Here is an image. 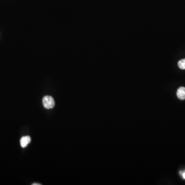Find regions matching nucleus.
<instances>
[{"instance_id":"obj_3","label":"nucleus","mask_w":185,"mask_h":185,"mask_svg":"<svg viewBox=\"0 0 185 185\" xmlns=\"http://www.w3.org/2000/svg\"><path fill=\"white\" fill-rule=\"evenodd\" d=\"M177 96L180 100H183L185 99V88L180 87L177 91Z\"/></svg>"},{"instance_id":"obj_1","label":"nucleus","mask_w":185,"mask_h":185,"mask_svg":"<svg viewBox=\"0 0 185 185\" xmlns=\"http://www.w3.org/2000/svg\"><path fill=\"white\" fill-rule=\"evenodd\" d=\"M43 104L45 108L51 109L54 107L55 102L53 97L49 96H46L43 98Z\"/></svg>"},{"instance_id":"obj_5","label":"nucleus","mask_w":185,"mask_h":185,"mask_svg":"<svg viewBox=\"0 0 185 185\" xmlns=\"http://www.w3.org/2000/svg\"><path fill=\"white\" fill-rule=\"evenodd\" d=\"M182 175H183V178L185 179V172H183V173H182Z\"/></svg>"},{"instance_id":"obj_2","label":"nucleus","mask_w":185,"mask_h":185,"mask_svg":"<svg viewBox=\"0 0 185 185\" xmlns=\"http://www.w3.org/2000/svg\"><path fill=\"white\" fill-rule=\"evenodd\" d=\"M31 138L29 136H23L20 140V144L22 148H25L30 143Z\"/></svg>"},{"instance_id":"obj_6","label":"nucleus","mask_w":185,"mask_h":185,"mask_svg":"<svg viewBox=\"0 0 185 185\" xmlns=\"http://www.w3.org/2000/svg\"><path fill=\"white\" fill-rule=\"evenodd\" d=\"M41 185V184H40V183H33V184H32V185Z\"/></svg>"},{"instance_id":"obj_4","label":"nucleus","mask_w":185,"mask_h":185,"mask_svg":"<svg viewBox=\"0 0 185 185\" xmlns=\"http://www.w3.org/2000/svg\"><path fill=\"white\" fill-rule=\"evenodd\" d=\"M178 67L182 69H185V59L180 60L178 62Z\"/></svg>"}]
</instances>
